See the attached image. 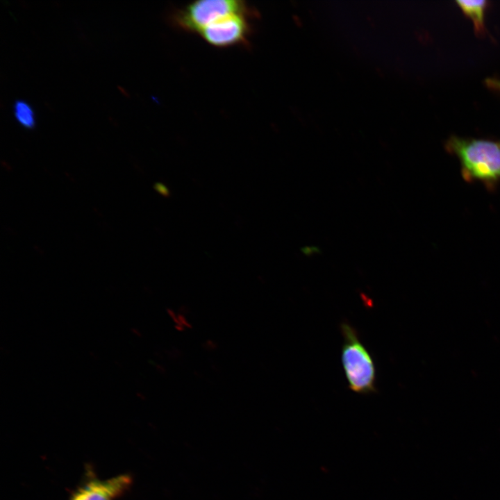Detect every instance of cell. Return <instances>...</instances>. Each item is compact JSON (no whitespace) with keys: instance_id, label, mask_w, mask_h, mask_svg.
Returning <instances> with one entry per match:
<instances>
[{"instance_id":"1","label":"cell","mask_w":500,"mask_h":500,"mask_svg":"<svg viewBox=\"0 0 500 500\" xmlns=\"http://www.w3.org/2000/svg\"><path fill=\"white\" fill-rule=\"evenodd\" d=\"M444 147L458 158L467 182H480L489 191L496 189L500 183V141L451 135Z\"/></svg>"},{"instance_id":"2","label":"cell","mask_w":500,"mask_h":500,"mask_svg":"<svg viewBox=\"0 0 500 500\" xmlns=\"http://www.w3.org/2000/svg\"><path fill=\"white\" fill-rule=\"evenodd\" d=\"M340 331L341 362L349 390L360 394L376 392V369L372 355L351 324L341 323Z\"/></svg>"},{"instance_id":"3","label":"cell","mask_w":500,"mask_h":500,"mask_svg":"<svg viewBox=\"0 0 500 500\" xmlns=\"http://www.w3.org/2000/svg\"><path fill=\"white\" fill-rule=\"evenodd\" d=\"M236 14L256 17L257 11L243 1L203 0L194 1L172 15L173 24L184 31L199 33L208 25Z\"/></svg>"},{"instance_id":"4","label":"cell","mask_w":500,"mask_h":500,"mask_svg":"<svg viewBox=\"0 0 500 500\" xmlns=\"http://www.w3.org/2000/svg\"><path fill=\"white\" fill-rule=\"evenodd\" d=\"M252 17L245 14L230 15L208 25L198 33L206 42L217 47L245 44L251 33L249 20Z\"/></svg>"},{"instance_id":"5","label":"cell","mask_w":500,"mask_h":500,"mask_svg":"<svg viewBox=\"0 0 500 500\" xmlns=\"http://www.w3.org/2000/svg\"><path fill=\"white\" fill-rule=\"evenodd\" d=\"M131 483V478L128 475L92 481L79 488L71 500H115L128 489Z\"/></svg>"},{"instance_id":"6","label":"cell","mask_w":500,"mask_h":500,"mask_svg":"<svg viewBox=\"0 0 500 500\" xmlns=\"http://www.w3.org/2000/svg\"><path fill=\"white\" fill-rule=\"evenodd\" d=\"M455 3L462 12L472 19L475 32L478 35H483L485 33V13L489 2L486 0H457Z\"/></svg>"},{"instance_id":"7","label":"cell","mask_w":500,"mask_h":500,"mask_svg":"<svg viewBox=\"0 0 500 500\" xmlns=\"http://www.w3.org/2000/svg\"><path fill=\"white\" fill-rule=\"evenodd\" d=\"M17 122L24 128L32 129L35 125V113L32 107L24 100H16L13 105Z\"/></svg>"},{"instance_id":"8","label":"cell","mask_w":500,"mask_h":500,"mask_svg":"<svg viewBox=\"0 0 500 500\" xmlns=\"http://www.w3.org/2000/svg\"><path fill=\"white\" fill-rule=\"evenodd\" d=\"M485 84L491 90L500 92V79L488 78L485 80Z\"/></svg>"},{"instance_id":"9","label":"cell","mask_w":500,"mask_h":500,"mask_svg":"<svg viewBox=\"0 0 500 500\" xmlns=\"http://www.w3.org/2000/svg\"><path fill=\"white\" fill-rule=\"evenodd\" d=\"M155 190L158 192L160 194L164 196H167L169 194V190L167 188L160 183H156L154 185Z\"/></svg>"},{"instance_id":"10","label":"cell","mask_w":500,"mask_h":500,"mask_svg":"<svg viewBox=\"0 0 500 500\" xmlns=\"http://www.w3.org/2000/svg\"><path fill=\"white\" fill-rule=\"evenodd\" d=\"M294 19H295L297 24L299 26H301L303 24V22H302L301 19L298 15H294Z\"/></svg>"}]
</instances>
